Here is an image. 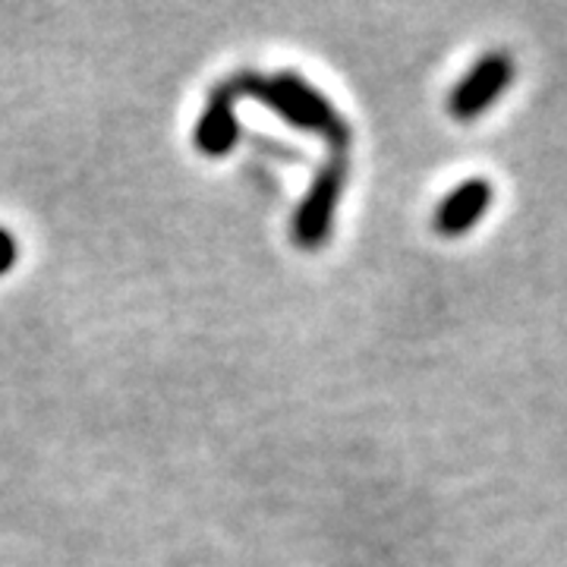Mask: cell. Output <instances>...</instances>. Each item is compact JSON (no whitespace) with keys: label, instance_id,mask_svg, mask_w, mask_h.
Here are the masks:
<instances>
[{"label":"cell","instance_id":"5","mask_svg":"<svg viewBox=\"0 0 567 567\" xmlns=\"http://www.w3.org/2000/svg\"><path fill=\"white\" fill-rule=\"evenodd\" d=\"M495 203V186L486 177H470L461 186H454L435 208V230L445 240L466 237L476 224L488 215Z\"/></svg>","mask_w":567,"mask_h":567},{"label":"cell","instance_id":"4","mask_svg":"<svg viewBox=\"0 0 567 567\" xmlns=\"http://www.w3.org/2000/svg\"><path fill=\"white\" fill-rule=\"evenodd\" d=\"M237 85L234 80L221 82L212 95H208V104L196 121V130H193V142L196 148L208 155V158H224L237 140H240V121H237Z\"/></svg>","mask_w":567,"mask_h":567},{"label":"cell","instance_id":"2","mask_svg":"<svg viewBox=\"0 0 567 567\" xmlns=\"http://www.w3.org/2000/svg\"><path fill=\"white\" fill-rule=\"evenodd\" d=\"M514 76H517V63L511 58V51L505 48L486 51L447 92V114L461 123L480 121L514 85Z\"/></svg>","mask_w":567,"mask_h":567},{"label":"cell","instance_id":"6","mask_svg":"<svg viewBox=\"0 0 567 567\" xmlns=\"http://www.w3.org/2000/svg\"><path fill=\"white\" fill-rule=\"evenodd\" d=\"M17 256H20V249H17L13 234L7 227H0V275H7L17 265Z\"/></svg>","mask_w":567,"mask_h":567},{"label":"cell","instance_id":"1","mask_svg":"<svg viewBox=\"0 0 567 567\" xmlns=\"http://www.w3.org/2000/svg\"><path fill=\"white\" fill-rule=\"evenodd\" d=\"M234 85H237L240 95H252L256 102H262L268 111L281 114L284 121L293 123L297 130L322 136L338 155H344L347 145L353 140L350 126L334 111V104L293 70H284V73H275V76L240 73V76H234Z\"/></svg>","mask_w":567,"mask_h":567},{"label":"cell","instance_id":"3","mask_svg":"<svg viewBox=\"0 0 567 567\" xmlns=\"http://www.w3.org/2000/svg\"><path fill=\"white\" fill-rule=\"evenodd\" d=\"M344 183L347 164L338 155L334 162H328L316 174L309 193H306L303 203L297 208V218H293V244L303 246V249H319V246L331 240L334 215H338V205H341V196H344Z\"/></svg>","mask_w":567,"mask_h":567}]
</instances>
